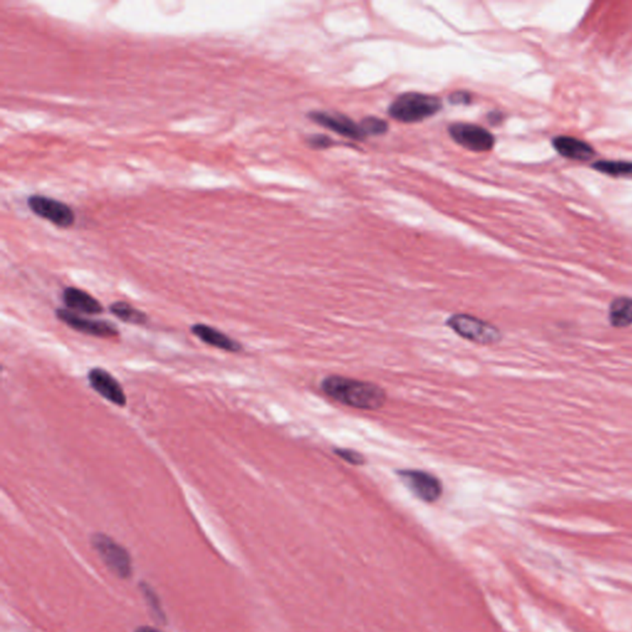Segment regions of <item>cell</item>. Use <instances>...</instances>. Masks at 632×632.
Segmentation results:
<instances>
[{"label": "cell", "mask_w": 632, "mask_h": 632, "mask_svg": "<svg viewBox=\"0 0 632 632\" xmlns=\"http://www.w3.org/2000/svg\"><path fill=\"white\" fill-rule=\"evenodd\" d=\"M320 388L328 398L355 409L378 410L387 403V393L382 387L355 378L328 376Z\"/></svg>", "instance_id": "obj_1"}, {"label": "cell", "mask_w": 632, "mask_h": 632, "mask_svg": "<svg viewBox=\"0 0 632 632\" xmlns=\"http://www.w3.org/2000/svg\"><path fill=\"white\" fill-rule=\"evenodd\" d=\"M442 103L437 96L423 93H405L389 106V115L401 123H418L438 113Z\"/></svg>", "instance_id": "obj_2"}, {"label": "cell", "mask_w": 632, "mask_h": 632, "mask_svg": "<svg viewBox=\"0 0 632 632\" xmlns=\"http://www.w3.org/2000/svg\"><path fill=\"white\" fill-rule=\"evenodd\" d=\"M446 325L464 340L478 345H494L501 340V330L496 325L473 315H451Z\"/></svg>", "instance_id": "obj_3"}, {"label": "cell", "mask_w": 632, "mask_h": 632, "mask_svg": "<svg viewBox=\"0 0 632 632\" xmlns=\"http://www.w3.org/2000/svg\"><path fill=\"white\" fill-rule=\"evenodd\" d=\"M93 547L101 556L105 566L120 578H129L132 573V561L128 551L111 537L96 533L91 538Z\"/></svg>", "instance_id": "obj_4"}, {"label": "cell", "mask_w": 632, "mask_h": 632, "mask_svg": "<svg viewBox=\"0 0 632 632\" xmlns=\"http://www.w3.org/2000/svg\"><path fill=\"white\" fill-rule=\"evenodd\" d=\"M398 477L415 496L426 503H435L442 496V482L433 474L423 469H401L396 471Z\"/></svg>", "instance_id": "obj_5"}, {"label": "cell", "mask_w": 632, "mask_h": 632, "mask_svg": "<svg viewBox=\"0 0 632 632\" xmlns=\"http://www.w3.org/2000/svg\"><path fill=\"white\" fill-rule=\"evenodd\" d=\"M28 204L32 213L55 224L59 228H71L76 220V215L71 206L52 198L32 196L29 198Z\"/></svg>", "instance_id": "obj_6"}, {"label": "cell", "mask_w": 632, "mask_h": 632, "mask_svg": "<svg viewBox=\"0 0 632 632\" xmlns=\"http://www.w3.org/2000/svg\"><path fill=\"white\" fill-rule=\"evenodd\" d=\"M448 132L458 145L474 152H487L496 144L491 132L473 124H453L448 128Z\"/></svg>", "instance_id": "obj_7"}, {"label": "cell", "mask_w": 632, "mask_h": 632, "mask_svg": "<svg viewBox=\"0 0 632 632\" xmlns=\"http://www.w3.org/2000/svg\"><path fill=\"white\" fill-rule=\"evenodd\" d=\"M57 318L62 323L69 325V328L91 336L103 337V338H113L119 336L118 328L113 323H106L103 320H93V318H84L81 315L76 314L69 309H59L56 311Z\"/></svg>", "instance_id": "obj_8"}, {"label": "cell", "mask_w": 632, "mask_h": 632, "mask_svg": "<svg viewBox=\"0 0 632 632\" xmlns=\"http://www.w3.org/2000/svg\"><path fill=\"white\" fill-rule=\"evenodd\" d=\"M88 379L91 387L106 401L119 406L126 404V396L121 384L108 371L103 368L91 369Z\"/></svg>", "instance_id": "obj_9"}, {"label": "cell", "mask_w": 632, "mask_h": 632, "mask_svg": "<svg viewBox=\"0 0 632 632\" xmlns=\"http://www.w3.org/2000/svg\"><path fill=\"white\" fill-rule=\"evenodd\" d=\"M310 118L315 123L330 129L341 136L353 139V140H362L364 137L363 131L359 125L352 121L350 118L345 115L332 114V113H323V111H314L310 114Z\"/></svg>", "instance_id": "obj_10"}, {"label": "cell", "mask_w": 632, "mask_h": 632, "mask_svg": "<svg viewBox=\"0 0 632 632\" xmlns=\"http://www.w3.org/2000/svg\"><path fill=\"white\" fill-rule=\"evenodd\" d=\"M64 301L69 310L79 311L83 314H101L104 311L99 301H96L89 293L78 288H66L64 291Z\"/></svg>", "instance_id": "obj_11"}, {"label": "cell", "mask_w": 632, "mask_h": 632, "mask_svg": "<svg viewBox=\"0 0 632 632\" xmlns=\"http://www.w3.org/2000/svg\"><path fill=\"white\" fill-rule=\"evenodd\" d=\"M191 332L196 337H199L201 341L213 346V347H216V348H220V350L228 351V352H240L242 350L240 342L225 335L220 330H216V328L204 325V323H196L191 328Z\"/></svg>", "instance_id": "obj_12"}, {"label": "cell", "mask_w": 632, "mask_h": 632, "mask_svg": "<svg viewBox=\"0 0 632 632\" xmlns=\"http://www.w3.org/2000/svg\"><path fill=\"white\" fill-rule=\"evenodd\" d=\"M552 144L555 146L556 151L567 159L587 161L596 154L593 147L588 145L587 142L578 140L576 137H556Z\"/></svg>", "instance_id": "obj_13"}, {"label": "cell", "mask_w": 632, "mask_h": 632, "mask_svg": "<svg viewBox=\"0 0 632 632\" xmlns=\"http://www.w3.org/2000/svg\"><path fill=\"white\" fill-rule=\"evenodd\" d=\"M110 313L123 320L124 323H134V325H145L149 318L144 311L134 308L131 304L125 301H115L110 305Z\"/></svg>", "instance_id": "obj_14"}, {"label": "cell", "mask_w": 632, "mask_h": 632, "mask_svg": "<svg viewBox=\"0 0 632 632\" xmlns=\"http://www.w3.org/2000/svg\"><path fill=\"white\" fill-rule=\"evenodd\" d=\"M610 320L615 326H628L632 323V299L618 298L610 306Z\"/></svg>", "instance_id": "obj_15"}, {"label": "cell", "mask_w": 632, "mask_h": 632, "mask_svg": "<svg viewBox=\"0 0 632 632\" xmlns=\"http://www.w3.org/2000/svg\"><path fill=\"white\" fill-rule=\"evenodd\" d=\"M593 169L614 177L632 178V162L626 161H598Z\"/></svg>", "instance_id": "obj_16"}, {"label": "cell", "mask_w": 632, "mask_h": 632, "mask_svg": "<svg viewBox=\"0 0 632 632\" xmlns=\"http://www.w3.org/2000/svg\"><path fill=\"white\" fill-rule=\"evenodd\" d=\"M359 126L362 129L364 136L366 135L377 136V135H383L388 131V124L382 119L374 118V116L363 119L359 124Z\"/></svg>", "instance_id": "obj_17"}, {"label": "cell", "mask_w": 632, "mask_h": 632, "mask_svg": "<svg viewBox=\"0 0 632 632\" xmlns=\"http://www.w3.org/2000/svg\"><path fill=\"white\" fill-rule=\"evenodd\" d=\"M333 453H335L337 457H340L342 461H345V462L352 464V466H363V464H366V462H367L366 457H364L361 452L356 450H351V448H340V447H336V448H333Z\"/></svg>", "instance_id": "obj_18"}, {"label": "cell", "mask_w": 632, "mask_h": 632, "mask_svg": "<svg viewBox=\"0 0 632 632\" xmlns=\"http://www.w3.org/2000/svg\"><path fill=\"white\" fill-rule=\"evenodd\" d=\"M450 101L452 104L467 105L471 103V94L467 91H460L452 93L450 96Z\"/></svg>", "instance_id": "obj_19"}, {"label": "cell", "mask_w": 632, "mask_h": 632, "mask_svg": "<svg viewBox=\"0 0 632 632\" xmlns=\"http://www.w3.org/2000/svg\"><path fill=\"white\" fill-rule=\"evenodd\" d=\"M310 144L318 149H325L331 145V140L326 136H313L310 137Z\"/></svg>", "instance_id": "obj_20"}, {"label": "cell", "mask_w": 632, "mask_h": 632, "mask_svg": "<svg viewBox=\"0 0 632 632\" xmlns=\"http://www.w3.org/2000/svg\"><path fill=\"white\" fill-rule=\"evenodd\" d=\"M488 118H489L488 119V120H489V121H491L493 125H496V124L501 123L503 116H501V113H499V111H493V113H491V114L488 115Z\"/></svg>", "instance_id": "obj_21"}, {"label": "cell", "mask_w": 632, "mask_h": 632, "mask_svg": "<svg viewBox=\"0 0 632 632\" xmlns=\"http://www.w3.org/2000/svg\"><path fill=\"white\" fill-rule=\"evenodd\" d=\"M135 632H164L159 630V628H152V626H141V628H137Z\"/></svg>", "instance_id": "obj_22"}]
</instances>
